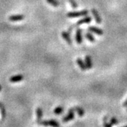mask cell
<instances>
[{
  "label": "cell",
  "instance_id": "cell-22",
  "mask_svg": "<svg viewBox=\"0 0 127 127\" xmlns=\"http://www.w3.org/2000/svg\"><path fill=\"white\" fill-rule=\"evenodd\" d=\"M123 106L124 107H127V100L124 102V104H123Z\"/></svg>",
  "mask_w": 127,
  "mask_h": 127
},
{
  "label": "cell",
  "instance_id": "cell-6",
  "mask_svg": "<svg viewBox=\"0 0 127 127\" xmlns=\"http://www.w3.org/2000/svg\"><path fill=\"white\" fill-rule=\"evenodd\" d=\"M24 18H25L24 15H14V16H9V20L12 22H16V21H21Z\"/></svg>",
  "mask_w": 127,
  "mask_h": 127
},
{
  "label": "cell",
  "instance_id": "cell-23",
  "mask_svg": "<svg viewBox=\"0 0 127 127\" xmlns=\"http://www.w3.org/2000/svg\"><path fill=\"white\" fill-rule=\"evenodd\" d=\"M1 86L0 85V91H1Z\"/></svg>",
  "mask_w": 127,
  "mask_h": 127
},
{
  "label": "cell",
  "instance_id": "cell-8",
  "mask_svg": "<svg viewBox=\"0 0 127 127\" xmlns=\"http://www.w3.org/2000/svg\"><path fill=\"white\" fill-rule=\"evenodd\" d=\"M92 21V18L91 16H86L85 18H82L81 20H79L78 21L76 24V26H81L82 24H84V23H91Z\"/></svg>",
  "mask_w": 127,
  "mask_h": 127
},
{
  "label": "cell",
  "instance_id": "cell-19",
  "mask_svg": "<svg viewBox=\"0 0 127 127\" xmlns=\"http://www.w3.org/2000/svg\"><path fill=\"white\" fill-rule=\"evenodd\" d=\"M68 1H69L71 6H72V8H73V9H76V8H77L78 4L75 0H68Z\"/></svg>",
  "mask_w": 127,
  "mask_h": 127
},
{
  "label": "cell",
  "instance_id": "cell-2",
  "mask_svg": "<svg viewBox=\"0 0 127 127\" xmlns=\"http://www.w3.org/2000/svg\"><path fill=\"white\" fill-rule=\"evenodd\" d=\"M74 109H71L69 110V112H68V113L67 114V115L66 116H65L62 119V122L64 123H66V122H68L69 121H71V120H72L73 119L75 118V114H74Z\"/></svg>",
  "mask_w": 127,
  "mask_h": 127
},
{
  "label": "cell",
  "instance_id": "cell-12",
  "mask_svg": "<svg viewBox=\"0 0 127 127\" xmlns=\"http://www.w3.org/2000/svg\"><path fill=\"white\" fill-rule=\"evenodd\" d=\"M85 63H86V65L87 68L88 69H91V68H93V62H92V59L90 56L87 55L85 57Z\"/></svg>",
  "mask_w": 127,
  "mask_h": 127
},
{
  "label": "cell",
  "instance_id": "cell-18",
  "mask_svg": "<svg viewBox=\"0 0 127 127\" xmlns=\"http://www.w3.org/2000/svg\"><path fill=\"white\" fill-rule=\"evenodd\" d=\"M64 112V107H61V106H59L57 107H56L55 109H54V113L56 114H62Z\"/></svg>",
  "mask_w": 127,
  "mask_h": 127
},
{
  "label": "cell",
  "instance_id": "cell-1",
  "mask_svg": "<svg viewBox=\"0 0 127 127\" xmlns=\"http://www.w3.org/2000/svg\"><path fill=\"white\" fill-rule=\"evenodd\" d=\"M88 14V10H83L81 11H73V12H68L67 14V17L68 18H76L81 16H85Z\"/></svg>",
  "mask_w": 127,
  "mask_h": 127
},
{
  "label": "cell",
  "instance_id": "cell-14",
  "mask_svg": "<svg viewBox=\"0 0 127 127\" xmlns=\"http://www.w3.org/2000/svg\"><path fill=\"white\" fill-rule=\"evenodd\" d=\"M73 109H74L75 112H77L78 115L79 117H83V115L85 114V111H84V109H83L82 107H75L73 108Z\"/></svg>",
  "mask_w": 127,
  "mask_h": 127
},
{
  "label": "cell",
  "instance_id": "cell-5",
  "mask_svg": "<svg viewBox=\"0 0 127 127\" xmlns=\"http://www.w3.org/2000/svg\"><path fill=\"white\" fill-rule=\"evenodd\" d=\"M62 36L64 38V40L66 42V43L69 45H72V40L71 39V37L69 35V32L66 31H63L62 32Z\"/></svg>",
  "mask_w": 127,
  "mask_h": 127
},
{
  "label": "cell",
  "instance_id": "cell-24",
  "mask_svg": "<svg viewBox=\"0 0 127 127\" xmlns=\"http://www.w3.org/2000/svg\"></svg>",
  "mask_w": 127,
  "mask_h": 127
},
{
  "label": "cell",
  "instance_id": "cell-9",
  "mask_svg": "<svg viewBox=\"0 0 127 127\" xmlns=\"http://www.w3.org/2000/svg\"><path fill=\"white\" fill-rule=\"evenodd\" d=\"M88 31L92 32H94V33L98 35H103V31H102V29L99 28L91 26V27L88 28Z\"/></svg>",
  "mask_w": 127,
  "mask_h": 127
},
{
  "label": "cell",
  "instance_id": "cell-16",
  "mask_svg": "<svg viewBox=\"0 0 127 127\" xmlns=\"http://www.w3.org/2000/svg\"><path fill=\"white\" fill-rule=\"evenodd\" d=\"M86 37L87 39L90 41V42H95V37H93V35H92L91 32H86Z\"/></svg>",
  "mask_w": 127,
  "mask_h": 127
},
{
  "label": "cell",
  "instance_id": "cell-4",
  "mask_svg": "<svg viewBox=\"0 0 127 127\" xmlns=\"http://www.w3.org/2000/svg\"><path fill=\"white\" fill-rule=\"evenodd\" d=\"M91 12H92V14L93 15V16L95 18V22L97 23H98V24H100V23H102V18L100 17L98 11L95 9H91Z\"/></svg>",
  "mask_w": 127,
  "mask_h": 127
},
{
  "label": "cell",
  "instance_id": "cell-7",
  "mask_svg": "<svg viewBox=\"0 0 127 127\" xmlns=\"http://www.w3.org/2000/svg\"><path fill=\"white\" fill-rule=\"evenodd\" d=\"M23 79H24L23 75L18 74V75H16V76H14L11 78H10L9 81L11 82V83H17V82L21 81Z\"/></svg>",
  "mask_w": 127,
  "mask_h": 127
},
{
  "label": "cell",
  "instance_id": "cell-11",
  "mask_svg": "<svg viewBox=\"0 0 127 127\" xmlns=\"http://www.w3.org/2000/svg\"><path fill=\"white\" fill-rule=\"evenodd\" d=\"M76 62H77L78 65V66L80 67V68L83 71H86L87 67H86V63L82 60L81 58H78L77 60H76Z\"/></svg>",
  "mask_w": 127,
  "mask_h": 127
},
{
  "label": "cell",
  "instance_id": "cell-17",
  "mask_svg": "<svg viewBox=\"0 0 127 127\" xmlns=\"http://www.w3.org/2000/svg\"><path fill=\"white\" fill-rule=\"evenodd\" d=\"M0 110H1V118L2 119L5 118L6 116V110H5L4 105L0 102Z\"/></svg>",
  "mask_w": 127,
  "mask_h": 127
},
{
  "label": "cell",
  "instance_id": "cell-3",
  "mask_svg": "<svg viewBox=\"0 0 127 127\" xmlns=\"http://www.w3.org/2000/svg\"><path fill=\"white\" fill-rule=\"evenodd\" d=\"M40 124L42 125H44V126H52V127H59V124L56 120L54 119H51L49 121H41L40 122Z\"/></svg>",
  "mask_w": 127,
  "mask_h": 127
},
{
  "label": "cell",
  "instance_id": "cell-13",
  "mask_svg": "<svg viewBox=\"0 0 127 127\" xmlns=\"http://www.w3.org/2000/svg\"><path fill=\"white\" fill-rule=\"evenodd\" d=\"M36 115H37V122L40 124V122L42 120V115H43V112L42 109L40 107H38L36 110Z\"/></svg>",
  "mask_w": 127,
  "mask_h": 127
},
{
  "label": "cell",
  "instance_id": "cell-20",
  "mask_svg": "<svg viewBox=\"0 0 127 127\" xmlns=\"http://www.w3.org/2000/svg\"><path fill=\"white\" fill-rule=\"evenodd\" d=\"M110 123L112 124V125H115V124H117L119 123V121L117 120V119L115 118V117H113V118L111 119L110 120Z\"/></svg>",
  "mask_w": 127,
  "mask_h": 127
},
{
  "label": "cell",
  "instance_id": "cell-15",
  "mask_svg": "<svg viewBox=\"0 0 127 127\" xmlns=\"http://www.w3.org/2000/svg\"><path fill=\"white\" fill-rule=\"evenodd\" d=\"M47 1V2L49 4L52 5V6H55V7H57V6H59V4H60V3H59V1H57V0H46Z\"/></svg>",
  "mask_w": 127,
  "mask_h": 127
},
{
  "label": "cell",
  "instance_id": "cell-10",
  "mask_svg": "<svg viewBox=\"0 0 127 127\" xmlns=\"http://www.w3.org/2000/svg\"><path fill=\"white\" fill-rule=\"evenodd\" d=\"M76 40L78 45H81L82 43V29L78 28L76 31Z\"/></svg>",
  "mask_w": 127,
  "mask_h": 127
},
{
  "label": "cell",
  "instance_id": "cell-21",
  "mask_svg": "<svg viewBox=\"0 0 127 127\" xmlns=\"http://www.w3.org/2000/svg\"><path fill=\"white\" fill-rule=\"evenodd\" d=\"M103 126L105 127H111L112 126V124L111 123H107V122H104L103 124Z\"/></svg>",
  "mask_w": 127,
  "mask_h": 127
}]
</instances>
